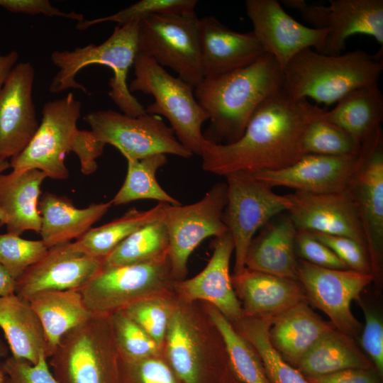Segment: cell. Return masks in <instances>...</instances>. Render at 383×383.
Instances as JSON below:
<instances>
[{
    "instance_id": "25",
    "label": "cell",
    "mask_w": 383,
    "mask_h": 383,
    "mask_svg": "<svg viewBox=\"0 0 383 383\" xmlns=\"http://www.w3.org/2000/svg\"><path fill=\"white\" fill-rule=\"evenodd\" d=\"M46 175L35 169L0 174V210L8 233L20 236L27 231L40 233V186Z\"/></svg>"
},
{
    "instance_id": "44",
    "label": "cell",
    "mask_w": 383,
    "mask_h": 383,
    "mask_svg": "<svg viewBox=\"0 0 383 383\" xmlns=\"http://www.w3.org/2000/svg\"><path fill=\"white\" fill-rule=\"evenodd\" d=\"M6 383H59L48 365V358L42 357L35 364L13 355L0 362Z\"/></svg>"
},
{
    "instance_id": "53",
    "label": "cell",
    "mask_w": 383,
    "mask_h": 383,
    "mask_svg": "<svg viewBox=\"0 0 383 383\" xmlns=\"http://www.w3.org/2000/svg\"><path fill=\"white\" fill-rule=\"evenodd\" d=\"M10 167V162L7 160L0 158V174L3 173ZM5 216L4 213L0 210V226H2Z\"/></svg>"
},
{
    "instance_id": "1",
    "label": "cell",
    "mask_w": 383,
    "mask_h": 383,
    "mask_svg": "<svg viewBox=\"0 0 383 383\" xmlns=\"http://www.w3.org/2000/svg\"><path fill=\"white\" fill-rule=\"evenodd\" d=\"M326 110L308 99H294L281 89L257 107L238 140L218 144L205 139L200 155L202 169L225 177L289 166L306 155L305 130Z\"/></svg>"
},
{
    "instance_id": "50",
    "label": "cell",
    "mask_w": 383,
    "mask_h": 383,
    "mask_svg": "<svg viewBox=\"0 0 383 383\" xmlns=\"http://www.w3.org/2000/svg\"><path fill=\"white\" fill-rule=\"evenodd\" d=\"M16 279L0 264V297L16 294Z\"/></svg>"
},
{
    "instance_id": "32",
    "label": "cell",
    "mask_w": 383,
    "mask_h": 383,
    "mask_svg": "<svg viewBox=\"0 0 383 383\" xmlns=\"http://www.w3.org/2000/svg\"><path fill=\"white\" fill-rule=\"evenodd\" d=\"M166 203L140 211L133 208L121 217L96 228H91L73 242L76 249L84 254L104 259L122 241L141 227L161 218Z\"/></svg>"
},
{
    "instance_id": "26",
    "label": "cell",
    "mask_w": 383,
    "mask_h": 383,
    "mask_svg": "<svg viewBox=\"0 0 383 383\" xmlns=\"http://www.w3.org/2000/svg\"><path fill=\"white\" fill-rule=\"evenodd\" d=\"M333 328L303 301L272 318L269 337L282 358L296 368L317 340Z\"/></svg>"
},
{
    "instance_id": "18",
    "label": "cell",
    "mask_w": 383,
    "mask_h": 383,
    "mask_svg": "<svg viewBox=\"0 0 383 383\" xmlns=\"http://www.w3.org/2000/svg\"><path fill=\"white\" fill-rule=\"evenodd\" d=\"M35 70L16 64L0 89V158L11 159L29 144L39 124L33 101Z\"/></svg>"
},
{
    "instance_id": "17",
    "label": "cell",
    "mask_w": 383,
    "mask_h": 383,
    "mask_svg": "<svg viewBox=\"0 0 383 383\" xmlns=\"http://www.w3.org/2000/svg\"><path fill=\"white\" fill-rule=\"evenodd\" d=\"M103 266L104 259L84 254L73 242L57 245L16 279V294L27 299L44 291H80Z\"/></svg>"
},
{
    "instance_id": "2",
    "label": "cell",
    "mask_w": 383,
    "mask_h": 383,
    "mask_svg": "<svg viewBox=\"0 0 383 383\" xmlns=\"http://www.w3.org/2000/svg\"><path fill=\"white\" fill-rule=\"evenodd\" d=\"M282 83V70L267 53L243 67L204 78L194 93L210 121L205 139L218 144L238 140L255 111L280 91Z\"/></svg>"
},
{
    "instance_id": "48",
    "label": "cell",
    "mask_w": 383,
    "mask_h": 383,
    "mask_svg": "<svg viewBox=\"0 0 383 383\" xmlns=\"http://www.w3.org/2000/svg\"><path fill=\"white\" fill-rule=\"evenodd\" d=\"M0 7L11 12L63 17L77 21L78 23L84 20L82 14L74 11L63 12L54 7L48 0H0Z\"/></svg>"
},
{
    "instance_id": "27",
    "label": "cell",
    "mask_w": 383,
    "mask_h": 383,
    "mask_svg": "<svg viewBox=\"0 0 383 383\" xmlns=\"http://www.w3.org/2000/svg\"><path fill=\"white\" fill-rule=\"evenodd\" d=\"M112 206L111 201L91 204L79 209L67 197L46 192L40 196L41 240L50 248L77 240Z\"/></svg>"
},
{
    "instance_id": "23",
    "label": "cell",
    "mask_w": 383,
    "mask_h": 383,
    "mask_svg": "<svg viewBox=\"0 0 383 383\" xmlns=\"http://www.w3.org/2000/svg\"><path fill=\"white\" fill-rule=\"evenodd\" d=\"M231 280L243 304V317L273 318L296 304L306 301L302 287L296 280L246 267L234 273Z\"/></svg>"
},
{
    "instance_id": "30",
    "label": "cell",
    "mask_w": 383,
    "mask_h": 383,
    "mask_svg": "<svg viewBox=\"0 0 383 383\" xmlns=\"http://www.w3.org/2000/svg\"><path fill=\"white\" fill-rule=\"evenodd\" d=\"M323 117L361 145L381 128L383 120V96L377 84L351 91Z\"/></svg>"
},
{
    "instance_id": "11",
    "label": "cell",
    "mask_w": 383,
    "mask_h": 383,
    "mask_svg": "<svg viewBox=\"0 0 383 383\" xmlns=\"http://www.w3.org/2000/svg\"><path fill=\"white\" fill-rule=\"evenodd\" d=\"M84 119L98 141L115 147L126 160L158 154L183 158L193 155L159 116L145 112L133 117L108 109L91 111Z\"/></svg>"
},
{
    "instance_id": "40",
    "label": "cell",
    "mask_w": 383,
    "mask_h": 383,
    "mask_svg": "<svg viewBox=\"0 0 383 383\" xmlns=\"http://www.w3.org/2000/svg\"><path fill=\"white\" fill-rule=\"evenodd\" d=\"M196 0H140L120 10L117 13L95 18L84 20L77 24V28L85 30L104 22H116L118 25L140 21L152 15H189L194 13Z\"/></svg>"
},
{
    "instance_id": "47",
    "label": "cell",
    "mask_w": 383,
    "mask_h": 383,
    "mask_svg": "<svg viewBox=\"0 0 383 383\" xmlns=\"http://www.w3.org/2000/svg\"><path fill=\"white\" fill-rule=\"evenodd\" d=\"M365 316L361 345L379 375L383 376V323L379 314L360 299L357 300Z\"/></svg>"
},
{
    "instance_id": "22",
    "label": "cell",
    "mask_w": 383,
    "mask_h": 383,
    "mask_svg": "<svg viewBox=\"0 0 383 383\" xmlns=\"http://www.w3.org/2000/svg\"><path fill=\"white\" fill-rule=\"evenodd\" d=\"M233 251L228 231L216 238L213 254L205 268L194 277L179 282L177 287L187 299L209 301L230 321L238 322L243 313L229 270Z\"/></svg>"
},
{
    "instance_id": "16",
    "label": "cell",
    "mask_w": 383,
    "mask_h": 383,
    "mask_svg": "<svg viewBox=\"0 0 383 383\" xmlns=\"http://www.w3.org/2000/svg\"><path fill=\"white\" fill-rule=\"evenodd\" d=\"M245 4L252 33L264 52L272 55L282 70L305 49L315 48L323 53L326 30L300 23L277 0H247Z\"/></svg>"
},
{
    "instance_id": "6",
    "label": "cell",
    "mask_w": 383,
    "mask_h": 383,
    "mask_svg": "<svg viewBox=\"0 0 383 383\" xmlns=\"http://www.w3.org/2000/svg\"><path fill=\"white\" fill-rule=\"evenodd\" d=\"M116 349L109 317L93 316L67 333L48 362L59 383H118Z\"/></svg>"
},
{
    "instance_id": "51",
    "label": "cell",
    "mask_w": 383,
    "mask_h": 383,
    "mask_svg": "<svg viewBox=\"0 0 383 383\" xmlns=\"http://www.w3.org/2000/svg\"><path fill=\"white\" fill-rule=\"evenodd\" d=\"M18 59V54L16 51H12L5 55H0V89L16 65Z\"/></svg>"
},
{
    "instance_id": "39",
    "label": "cell",
    "mask_w": 383,
    "mask_h": 383,
    "mask_svg": "<svg viewBox=\"0 0 383 383\" xmlns=\"http://www.w3.org/2000/svg\"><path fill=\"white\" fill-rule=\"evenodd\" d=\"M109 321L121 358L140 360L157 353L159 345L123 310L111 314Z\"/></svg>"
},
{
    "instance_id": "31",
    "label": "cell",
    "mask_w": 383,
    "mask_h": 383,
    "mask_svg": "<svg viewBox=\"0 0 383 383\" xmlns=\"http://www.w3.org/2000/svg\"><path fill=\"white\" fill-rule=\"evenodd\" d=\"M296 368L305 377H318L347 369L375 370L353 338L335 328L322 335Z\"/></svg>"
},
{
    "instance_id": "49",
    "label": "cell",
    "mask_w": 383,
    "mask_h": 383,
    "mask_svg": "<svg viewBox=\"0 0 383 383\" xmlns=\"http://www.w3.org/2000/svg\"><path fill=\"white\" fill-rule=\"evenodd\" d=\"M306 379L310 383H382V377L372 369H347Z\"/></svg>"
},
{
    "instance_id": "34",
    "label": "cell",
    "mask_w": 383,
    "mask_h": 383,
    "mask_svg": "<svg viewBox=\"0 0 383 383\" xmlns=\"http://www.w3.org/2000/svg\"><path fill=\"white\" fill-rule=\"evenodd\" d=\"M167 162L166 155L158 154L140 160H127V174L121 187L111 200L121 205L140 199H153L159 203L180 205L167 193L156 178L157 170Z\"/></svg>"
},
{
    "instance_id": "36",
    "label": "cell",
    "mask_w": 383,
    "mask_h": 383,
    "mask_svg": "<svg viewBox=\"0 0 383 383\" xmlns=\"http://www.w3.org/2000/svg\"><path fill=\"white\" fill-rule=\"evenodd\" d=\"M209 313L224 343L235 378L241 383H270L262 361L251 345L216 308L211 307Z\"/></svg>"
},
{
    "instance_id": "14",
    "label": "cell",
    "mask_w": 383,
    "mask_h": 383,
    "mask_svg": "<svg viewBox=\"0 0 383 383\" xmlns=\"http://www.w3.org/2000/svg\"><path fill=\"white\" fill-rule=\"evenodd\" d=\"M297 280L307 302L326 313L335 329L353 338L359 334L361 324L351 304L374 281L372 274L322 267L298 258Z\"/></svg>"
},
{
    "instance_id": "24",
    "label": "cell",
    "mask_w": 383,
    "mask_h": 383,
    "mask_svg": "<svg viewBox=\"0 0 383 383\" xmlns=\"http://www.w3.org/2000/svg\"><path fill=\"white\" fill-rule=\"evenodd\" d=\"M262 228L249 245L245 267L298 281V257L295 252L297 229L289 216L282 215Z\"/></svg>"
},
{
    "instance_id": "5",
    "label": "cell",
    "mask_w": 383,
    "mask_h": 383,
    "mask_svg": "<svg viewBox=\"0 0 383 383\" xmlns=\"http://www.w3.org/2000/svg\"><path fill=\"white\" fill-rule=\"evenodd\" d=\"M133 67L135 78L129 91L152 96L155 101L145 112L166 118L180 143L192 154L201 155L205 140L201 128L209 116L195 98L194 87L138 52Z\"/></svg>"
},
{
    "instance_id": "35",
    "label": "cell",
    "mask_w": 383,
    "mask_h": 383,
    "mask_svg": "<svg viewBox=\"0 0 383 383\" xmlns=\"http://www.w3.org/2000/svg\"><path fill=\"white\" fill-rule=\"evenodd\" d=\"M272 318L243 317L238 332L259 355L270 383H310L296 368L287 362L270 343L269 329Z\"/></svg>"
},
{
    "instance_id": "43",
    "label": "cell",
    "mask_w": 383,
    "mask_h": 383,
    "mask_svg": "<svg viewBox=\"0 0 383 383\" xmlns=\"http://www.w3.org/2000/svg\"><path fill=\"white\" fill-rule=\"evenodd\" d=\"M118 383H177L171 368L160 360L148 357L126 360L120 357Z\"/></svg>"
},
{
    "instance_id": "9",
    "label": "cell",
    "mask_w": 383,
    "mask_h": 383,
    "mask_svg": "<svg viewBox=\"0 0 383 383\" xmlns=\"http://www.w3.org/2000/svg\"><path fill=\"white\" fill-rule=\"evenodd\" d=\"M199 19L189 15H152L140 21L138 51L173 70L196 87L204 79Z\"/></svg>"
},
{
    "instance_id": "45",
    "label": "cell",
    "mask_w": 383,
    "mask_h": 383,
    "mask_svg": "<svg viewBox=\"0 0 383 383\" xmlns=\"http://www.w3.org/2000/svg\"><path fill=\"white\" fill-rule=\"evenodd\" d=\"M311 233L328 247L350 270L372 274L370 257L365 245L348 237L318 232Z\"/></svg>"
},
{
    "instance_id": "20",
    "label": "cell",
    "mask_w": 383,
    "mask_h": 383,
    "mask_svg": "<svg viewBox=\"0 0 383 383\" xmlns=\"http://www.w3.org/2000/svg\"><path fill=\"white\" fill-rule=\"evenodd\" d=\"M358 160L359 154L353 156L306 154L284 168L252 174L272 188L284 187L313 194L338 192L348 188Z\"/></svg>"
},
{
    "instance_id": "8",
    "label": "cell",
    "mask_w": 383,
    "mask_h": 383,
    "mask_svg": "<svg viewBox=\"0 0 383 383\" xmlns=\"http://www.w3.org/2000/svg\"><path fill=\"white\" fill-rule=\"evenodd\" d=\"M225 177L227 202L223 221L233 241L234 273H238L245 267L246 253L256 232L271 219L288 212L293 202L289 194L275 193L252 174L236 172Z\"/></svg>"
},
{
    "instance_id": "10",
    "label": "cell",
    "mask_w": 383,
    "mask_h": 383,
    "mask_svg": "<svg viewBox=\"0 0 383 383\" xmlns=\"http://www.w3.org/2000/svg\"><path fill=\"white\" fill-rule=\"evenodd\" d=\"M171 276L168 255L132 265L103 266L80 292L93 316L109 317L164 290Z\"/></svg>"
},
{
    "instance_id": "4",
    "label": "cell",
    "mask_w": 383,
    "mask_h": 383,
    "mask_svg": "<svg viewBox=\"0 0 383 383\" xmlns=\"http://www.w3.org/2000/svg\"><path fill=\"white\" fill-rule=\"evenodd\" d=\"M140 21L118 25L112 34L102 43H92L72 51L55 50L51 61L58 68L50 84L52 94L69 89L87 93V89L78 83L75 77L84 67L94 64L111 68L113 75L109 80V96L120 111L130 116L145 113L144 107L129 91L127 77L138 53V34Z\"/></svg>"
},
{
    "instance_id": "28",
    "label": "cell",
    "mask_w": 383,
    "mask_h": 383,
    "mask_svg": "<svg viewBox=\"0 0 383 383\" xmlns=\"http://www.w3.org/2000/svg\"><path fill=\"white\" fill-rule=\"evenodd\" d=\"M0 328L13 357L33 364L42 357L48 360L43 328L25 298L16 294L0 297Z\"/></svg>"
},
{
    "instance_id": "38",
    "label": "cell",
    "mask_w": 383,
    "mask_h": 383,
    "mask_svg": "<svg viewBox=\"0 0 383 383\" xmlns=\"http://www.w3.org/2000/svg\"><path fill=\"white\" fill-rule=\"evenodd\" d=\"M323 113L311 121L305 130L302 140L304 153L328 156L357 155L361 145L343 129L326 120Z\"/></svg>"
},
{
    "instance_id": "21",
    "label": "cell",
    "mask_w": 383,
    "mask_h": 383,
    "mask_svg": "<svg viewBox=\"0 0 383 383\" xmlns=\"http://www.w3.org/2000/svg\"><path fill=\"white\" fill-rule=\"evenodd\" d=\"M199 38L204 78L247 66L265 53L252 31H235L211 16L199 19Z\"/></svg>"
},
{
    "instance_id": "46",
    "label": "cell",
    "mask_w": 383,
    "mask_h": 383,
    "mask_svg": "<svg viewBox=\"0 0 383 383\" xmlns=\"http://www.w3.org/2000/svg\"><path fill=\"white\" fill-rule=\"evenodd\" d=\"M295 252L299 259L319 267L350 270L328 247L317 240L309 231L297 230Z\"/></svg>"
},
{
    "instance_id": "19",
    "label": "cell",
    "mask_w": 383,
    "mask_h": 383,
    "mask_svg": "<svg viewBox=\"0 0 383 383\" xmlns=\"http://www.w3.org/2000/svg\"><path fill=\"white\" fill-rule=\"evenodd\" d=\"M289 196L293 205L288 215L297 230L348 237L366 246L357 207L348 189L326 194L295 191Z\"/></svg>"
},
{
    "instance_id": "42",
    "label": "cell",
    "mask_w": 383,
    "mask_h": 383,
    "mask_svg": "<svg viewBox=\"0 0 383 383\" xmlns=\"http://www.w3.org/2000/svg\"><path fill=\"white\" fill-rule=\"evenodd\" d=\"M172 310L162 299L152 297L137 301L123 309L159 346L165 339Z\"/></svg>"
},
{
    "instance_id": "12",
    "label": "cell",
    "mask_w": 383,
    "mask_h": 383,
    "mask_svg": "<svg viewBox=\"0 0 383 383\" xmlns=\"http://www.w3.org/2000/svg\"><path fill=\"white\" fill-rule=\"evenodd\" d=\"M226 202V183L219 182L194 204H166L162 221L168 235L172 276L180 278L186 274L190 255L204 240L228 231L223 221Z\"/></svg>"
},
{
    "instance_id": "15",
    "label": "cell",
    "mask_w": 383,
    "mask_h": 383,
    "mask_svg": "<svg viewBox=\"0 0 383 383\" xmlns=\"http://www.w3.org/2000/svg\"><path fill=\"white\" fill-rule=\"evenodd\" d=\"M317 29L328 31L322 54L338 55L355 34L372 37L383 48L382 0H330L329 6L310 5L304 0H282Z\"/></svg>"
},
{
    "instance_id": "37",
    "label": "cell",
    "mask_w": 383,
    "mask_h": 383,
    "mask_svg": "<svg viewBox=\"0 0 383 383\" xmlns=\"http://www.w3.org/2000/svg\"><path fill=\"white\" fill-rule=\"evenodd\" d=\"M169 240L162 217L130 235L104 259V267L150 261L168 255Z\"/></svg>"
},
{
    "instance_id": "52",
    "label": "cell",
    "mask_w": 383,
    "mask_h": 383,
    "mask_svg": "<svg viewBox=\"0 0 383 383\" xmlns=\"http://www.w3.org/2000/svg\"><path fill=\"white\" fill-rule=\"evenodd\" d=\"M8 356V347L0 338V359ZM0 383H6L5 376L0 367Z\"/></svg>"
},
{
    "instance_id": "13",
    "label": "cell",
    "mask_w": 383,
    "mask_h": 383,
    "mask_svg": "<svg viewBox=\"0 0 383 383\" xmlns=\"http://www.w3.org/2000/svg\"><path fill=\"white\" fill-rule=\"evenodd\" d=\"M362 226L374 281L382 277L383 133L377 130L360 146L357 169L348 188Z\"/></svg>"
},
{
    "instance_id": "41",
    "label": "cell",
    "mask_w": 383,
    "mask_h": 383,
    "mask_svg": "<svg viewBox=\"0 0 383 383\" xmlns=\"http://www.w3.org/2000/svg\"><path fill=\"white\" fill-rule=\"evenodd\" d=\"M48 250L42 240H27L8 233L0 234V264L16 279L40 260Z\"/></svg>"
},
{
    "instance_id": "3",
    "label": "cell",
    "mask_w": 383,
    "mask_h": 383,
    "mask_svg": "<svg viewBox=\"0 0 383 383\" xmlns=\"http://www.w3.org/2000/svg\"><path fill=\"white\" fill-rule=\"evenodd\" d=\"M382 70V58L360 49L328 55L307 48L282 70V90L294 99L328 106L354 89L377 84Z\"/></svg>"
},
{
    "instance_id": "33",
    "label": "cell",
    "mask_w": 383,
    "mask_h": 383,
    "mask_svg": "<svg viewBox=\"0 0 383 383\" xmlns=\"http://www.w3.org/2000/svg\"><path fill=\"white\" fill-rule=\"evenodd\" d=\"M167 355L172 371L182 383H199L201 356L195 329L179 309L172 310L165 335Z\"/></svg>"
},
{
    "instance_id": "7",
    "label": "cell",
    "mask_w": 383,
    "mask_h": 383,
    "mask_svg": "<svg viewBox=\"0 0 383 383\" xmlns=\"http://www.w3.org/2000/svg\"><path fill=\"white\" fill-rule=\"evenodd\" d=\"M81 102L72 93L43 105L38 128L27 147L10 160L13 171L35 169L53 179H66L65 155L75 151L82 134L77 128Z\"/></svg>"
},
{
    "instance_id": "29",
    "label": "cell",
    "mask_w": 383,
    "mask_h": 383,
    "mask_svg": "<svg viewBox=\"0 0 383 383\" xmlns=\"http://www.w3.org/2000/svg\"><path fill=\"white\" fill-rule=\"evenodd\" d=\"M26 299L29 301L43 328L48 358L67 333L93 317L80 291H44Z\"/></svg>"
}]
</instances>
